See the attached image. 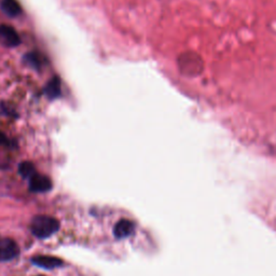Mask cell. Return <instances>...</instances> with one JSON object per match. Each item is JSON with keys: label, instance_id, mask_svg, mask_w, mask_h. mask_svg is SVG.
I'll return each mask as SVG.
<instances>
[{"label": "cell", "instance_id": "obj_12", "mask_svg": "<svg viewBox=\"0 0 276 276\" xmlns=\"http://www.w3.org/2000/svg\"><path fill=\"white\" fill-rule=\"evenodd\" d=\"M40 276H44V275H40Z\"/></svg>", "mask_w": 276, "mask_h": 276}, {"label": "cell", "instance_id": "obj_1", "mask_svg": "<svg viewBox=\"0 0 276 276\" xmlns=\"http://www.w3.org/2000/svg\"><path fill=\"white\" fill-rule=\"evenodd\" d=\"M60 229V222L51 216L40 215L31 220L30 230L35 236L47 239L52 236Z\"/></svg>", "mask_w": 276, "mask_h": 276}, {"label": "cell", "instance_id": "obj_4", "mask_svg": "<svg viewBox=\"0 0 276 276\" xmlns=\"http://www.w3.org/2000/svg\"><path fill=\"white\" fill-rule=\"evenodd\" d=\"M52 188L51 179L45 175L35 174L29 179V189L32 192H47Z\"/></svg>", "mask_w": 276, "mask_h": 276}, {"label": "cell", "instance_id": "obj_8", "mask_svg": "<svg viewBox=\"0 0 276 276\" xmlns=\"http://www.w3.org/2000/svg\"><path fill=\"white\" fill-rule=\"evenodd\" d=\"M46 93L47 95L51 98H57L61 95V80L58 77H53L51 80L49 81L46 88Z\"/></svg>", "mask_w": 276, "mask_h": 276}, {"label": "cell", "instance_id": "obj_9", "mask_svg": "<svg viewBox=\"0 0 276 276\" xmlns=\"http://www.w3.org/2000/svg\"><path fill=\"white\" fill-rule=\"evenodd\" d=\"M19 173L21 174L22 177L30 179L36 174L35 166L30 162H23L19 166Z\"/></svg>", "mask_w": 276, "mask_h": 276}, {"label": "cell", "instance_id": "obj_7", "mask_svg": "<svg viewBox=\"0 0 276 276\" xmlns=\"http://www.w3.org/2000/svg\"><path fill=\"white\" fill-rule=\"evenodd\" d=\"M0 7H2V10L11 18H15L22 13V8L18 0H2Z\"/></svg>", "mask_w": 276, "mask_h": 276}, {"label": "cell", "instance_id": "obj_2", "mask_svg": "<svg viewBox=\"0 0 276 276\" xmlns=\"http://www.w3.org/2000/svg\"><path fill=\"white\" fill-rule=\"evenodd\" d=\"M0 44L6 48L18 47L21 45L20 35L10 25H0Z\"/></svg>", "mask_w": 276, "mask_h": 276}, {"label": "cell", "instance_id": "obj_3", "mask_svg": "<svg viewBox=\"0 0 276 276\" xmlns=\"http://www.w3.org/2000/svg\"><path fill=\"white\" fill-rule=\"evenodd\" d=\"M20 254V247L11 239H0V262L10 261Z\"/></svg>", "mask_w": 276, "mask_h": 276}, {"label": "cell", "instance_id": "obj_11", "mask_svg": "<svg viewBox=\"0 0 276 276\" xmlns=\"http://www.w3.org/2000/svg\"><path fill=\"white\" fill-rule=\"evenodd\" d=\"M0 145H8V138L2 131H0Z\"/></svg>", "mask_w": 276, "mask_h": 276}, {"label": "cell", "instance_id": "obj_6", "mask_svg": "<svg viewBox=\"0 0 276 276\" xmlns=\"http://www.w3.org/2000/svg\"><path fill=\"white\" fill-rule=\"evenodd\" d=\"M135 225L130 220L122 219L119 222H116L113 228V234L115 238L118 239H125L129 238L131 234L134 232Z\"/></svg>", "mask_w": 276, "mask_h": 276}, {"label": "cell", "instance_id": "obj_5", "mask_svg": "<svg viewBox=\"0 0 276 276\" xmlns=\"http://www.w3.org/2000/svg\"><path fill=\"white\" fill-rule=\"evenodd\" d=\"M31 261L37 266L43 267V269H47V270L55 269V267H58L63 264V261L61 260V259L52 257V256H36L32 258Z\"/></svg>", "mask_w": 276, "mask_h": 276}, {"label": "cell", "instance_id": "obj_10", "mask_svg": "<svg viewBox=\"0 0 276 276\" xmlns=\"http://www.w3.org/2000/svg\"><path fill=\"white\" fill-rule=\"evenodd\" d=\"M25 61H26L30 66L35 67V68H40V66L43 65L41 62V56L38 53H28L25 55Z\"/></svg>", "mask_w": 276, "mask_h": 276}]
</instances>
